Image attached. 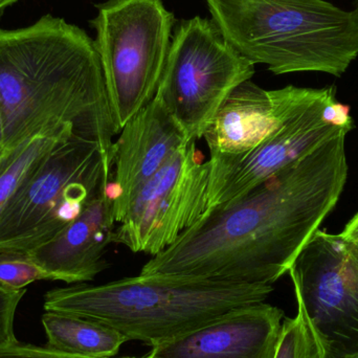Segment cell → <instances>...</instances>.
I'll return each instance as SVG.
<instances>
[{
    "instance_id": "cell-1",
    "label": "cell",
    "mask_w": 358,
    "mask_h": 358,
    "mask_svg": "<svg viewBox=\"0 0 358 358\" xmlns=\"http://www.w3.org/2000/svg\"><path fill=\"white\" fill-rule=\"evenodd\" d=\"M336 134L237 199L208 210L140 275L273 285L334 210L349 174Z\"/></svg>"
},
{
    "instance_id": "cell-2",
    "label": "cell",
    "mask_w": 358,
    "mask_h": 358,
    "mask_svg": "<svg viewBox=\"0 0 358 358\" xmlns=\"http://www.w3.org/2000/svg\"><path fill=\"white\" fill-rule=\"evenodd\" d=\"M0 110L4 148L71 128L98 143L113 176L121 129L94 41L77 25L45 15L22 29H0Z\"/></svg>"
},
{
    "instance_id": "cell-3",
    "label": "cell",
    "mask_w": 358,
    "mask_h": 358,
    "mask_svg": "<svg viewBox=\"0 0 358 358\" xmlns=\"http://www.w3.org/2000/svg\"><path fill=\"white\" fill-rule=\"evenodd\" d=\"M273 290V285L138 275L50 290L44 309L104 324L127 342L138 341L152 348L234 309L264 302Z\"/></svg>"
},
{
    "instance_id": "cell-4",
    "label": "cell",
    "mask_w": 358,
    "mask_h": 358,
    "mask_svg": "<svg viewBox=\"0 0 358 358\" xmlns=\"http://www.w3.org/2000/svg\"><path fill=\"white\" fill-rule=\"evenodd\" d=\"M238 52L275 75L342 77L358 57V10L324 0H206Z\"/></svg>"
},
{
    "instance_id": "cell-5",
    "label": "cell",
    "mask_w": 358,
    "mask_h": 358,
    "mask_svg": "<svg viewBox=\"0 0 358 358\" xmlns=\"http://www.w3.org/2000/svg\"><path fill=\"white\" fill-rule=\"evenodd\" d=\"M111 178L98 143H60L0 210V252H29L54 239Z\"/></svg>"
},
{
    "instance_id": "cell-6",
    "label": "cell",
    "mask_w": 358,
    "mask_h": 358,
    "mask_svg": "<svg viewBox=\"0 0 358 358\" xmlns=\"http://www.w3.org/2000/svg\"><path fill=\"white\" fill-rule=\"evenodd\" d=\"M90 21L120 129L155 99L176 22L162 0H108Z\"/></svg>"
},
{
    "instance_id": "cell-7",
    "label": "cell",
    "mask_w": 358,
    "mask_h": 358,
    "mask_svg": "<svg viewBox=\"0 0 358 358\" xmlns=\"http://www.w3.org/2000/svg\"><path fill=\"white\" fill-rule=\"evenodd\" d=\"M255 66L214 21L196 16L174 29L155 96L196 142L203 138L229 94L252 79Z\"/></svg>"
},
{
    "instance_id": "cell-8",
    "label": "cell",
    "mask_w": 358,
    "mask_h": 358,
    "mask_svg": "<svg viewBox=\"0 0 358 358\" xmlns=\"http://www.w3.org/2000/svg\"><path fill=\"white\" fill-rule=\"evenodd\" d=\"M315 358L358 355V244L319 231L289 271Z\"/></svg>"
},
{
    "instance_id": "cell-9",
    "label": "cell",
    "mask_w": 358,
    "mask_h": 358,
    "mask_svg": "<svg viewBox=\"0 0 358 358\" xmlns=\"http://www.w3.org/2000/svg\"><path fill=\"white\" fill-rule=\"evenodd\" d=\"M208 181V162L191 141L143 185L115 227L113 243L161 254L206 214Z\"/></svg>"
},
{
    "instance_id": "cell-10",
    "label": "cell",
    "mask_w": 358,
    "mask_h": 358,
    "mask_svg": "<svg viewBox=\"0 0 358 358\" xmlns=\"http://www.w3.org/2000/svg\"><path fill=\"white\" fill-rule=\"evenodd\" d=\"M325 92L292 85L266 90L250 80L238 86L203 136L210 151L208 187Z\"/></svg>"
},
{
    "instance_id": "cell-11",
    "label": "cell",
    "mask_w": 358,
    "mask_h": 358,
    "mask_svg": "<svg viewBox=\"0 0 358 358\" xmlns=\"http://www.w3.org/2000/svg\"><path fill=\"white\" fill-rule=\"evenodd\" d=\"M336 94L334 86L326 87L321 98L290 119L210 185L208 210L241 197L340 132L351 131L352 117L348 109L336 101Z\"/></svg>"
},
{
    "instance_id": "cell-12",
    "label": "cell",
    "mask_w": 358,
    "mask_h": 358,
    "mask_svg": "<svg viewBox=\"0 0 358 358\" xmlns=\"http://www.w3.org/2000/svg\"><path fill=\"white\" fill-rule=\"evenodd\" d=\"M189 142L185 130L157 96L122 127L113 144L109 185L115 222H121L143 185Z\"/></svg>"
},
{
    "instance_id": "cell-13",
    "label": "cell",
    "mask_w": 358,
    "mask_h": 358,
    "mask_svg": "<svg viewBox=\"0 0 358 358\" xmlns=\"http://www.w3.org/2000/svg\"><path fill=\"white\" fill-rule=\"evenodd\" d=\"M284 311L261 302L234 309L171 342L152 347L155 358H275Z\"/></svg>"
},
{
    "instance_id": "cell-14",
    "label": "cell",
    "mask_w": 358,
    "mask_h": 358,
    "mask_svg": "<svg viewBox=\"0 0 358 358\" xmlns=\"http://www.w3.org/2000/svg\"><path fill=\"white\" fill-rule=\"evenodd\" d=\"M115 223L108 185L54 239L27 254L50 281H92L109 266L105 255L113 243Z\"/></svg>"
},
{
    "instance_id": "cell-15",
    "label": "cell",
    "mask_w": 358,
    "mask_h": 358,
    "mask_svg": "<svg viewBox=\"0 0 358 358\" xmlns=\"http://www.w3.org/2000/svg\"><path fill=\"white\" fill-rule=\"evenodd\" d=\"M46 346L65 355L88 358H113L127 343L117 330L83 317L64 313L42 315Z\"/></svg>"
},
{
    "instance_id": "cell-16",
    "label": "cell",
    "mask_w": 358,
    "mask_h": 358,
    "mask_svg": "<svg viewBox=\"0 0 358 358\" xmlns=\"http://www.w3.org/2000/svg\"><path fill=\"white\" fill-rule=\"evenodd\" d=\"M76 136L71 128L54 130L6 149L0 159V210L16 193L50 153L71 136Z\"/></svg>"
},
{
    "instance_id": "cell-17",
    "label": "cell",
    "mask_w": 358,
    "mask_h": 358,
    "mask_svg": "<svg viewBox=\"0 0 358 358\" xmlns=\"http://www.w3.org/2000/svg\"><path fill=\"white\" fill-rule=\"evenodd\" d=\"M40 280L50 277L27 252H0V287L17 292Z\"/></svg>"
},
{
    "instance_id": "cell-18",
    "label": "cell",
    "mask_w": 358,
    "mask_h": 358,
    "mask_svg": "<svg viewBox=\"0 0 358 358\" xmlns=\"http://www.w3.org/2000/svg\"><path fill=\"white\" fill-rule=\"evenodd\" d=\"M275 358H315V347L301 313L285 317Z\"/></svg>"
},
{
    "instance_id": "cell-19",
    "label": "cell",
    "mask_w": 358,
    "mask_h": 358,
    "mask_svg": "<svg viewBox=\"0 0 358 358\" xmlns=\"http://www.w3.org/2000/svg\"><path fill=\"white\" fill-rule=\"evenodd\" d=\"M27 290L3 289L0 287V347L18 344L14 332L17 307Z\"/></svg>"
},
{
    "instance_id": "cell-20",
    "label": "cell",
    "mask_w": 358,
    "mask_h": 358,
    "mask_svg": "<svg viewBox=\"0 0 358 358\" xmlns=\"http://www.w3.org/2000/svg\"><path fill=\"white\" fill-rule=\"evenodd\" d=\"M0 358H88L65 355L48 347L15 344L0 347Z\"/></svg>"
},
{
    "instance_id": "cell-21",
    "label": "cell",
    "mask_w": 358,
    "mask_h": 358,
    "mask_svg": "<svg viewBox=\"0 0 358 358\" xmlns=\"http://www.w3.org/2000/svg\"><path fill=\"white\" fill-rule=\"evenodd\" d=\"M341 235L348 239L349 241L358 244V213L349 221L348 224L345 227L344 231L341 233Z\"/></svg>"
},
{
    "instance_id": "cell-22",
    "label": "cell",
    "mask_w": 358,
    "mask_h": 358,
    "mask_svg": "<svg viewBox=\"0 0 358 358\" xmlns=\"http://www.w3.org/2000/svg\"><path fill=\"white\" fill-rule=\"evenodd\" d=\"M4 152H6V148H4L3 122H2L1 110H0V159Z\"/></svg>"
},
{
    "instance_id": "cell-23",
    "label": "cell",
    "mask_w": 358,
    "mask_h": 358,
    "mask_svg": "<svg viewBox=\"0 0 358 358\" xmlns=\"http://www.w3.org/2000/svg\"><path fill=\"white\" fill-rule=\"evenodd\" d=\"M19 0H0V15L2 14L4 10L12 4L16 3Z\"/></svg>"
},
{
    "instance_id": "cell-24",
    "label": "cell",
    "mask_w": 358,
    "mask_h": 358,
    "mask_svg": "<svg viewBox=\"0 0 358 358\" xmlns=\"http://www.w3.org/2000/svg\"><path fill=\"white\" fill-rule=\"evenodd\" d=\"M126 358H138V357H126ZM142 358H155V357H151V355H149L148 357H142Z\"/></svg>"
},
{
    "instance_id": "cell-25",
    "label": "cell",
    "mask_w": 358,
    "mask_h": 358,
    "mask_svg": "<svg viewBox=\"0 0 358 358\" xmlns=\"http://www.w3.org/2000/svg\"><path fill=\"white\" fill-rule=\"evenodd\" d=\"M351 358H358V355H355V357H351Z\"/></svg>"
},
{
    "instance_id": "cell-26",
    "label": "cell",
    "mask_w": 358,
    "mask_h": 358,
    "mask_svg": "<svg viewBox=\"0 0 358 358\" xmlns=\"http://www.w3.org/2000/svg\"><path fill=\"white\" fill-rule=\"evenodd\" d=\"M357 10H358V6H357Z\"/></svg>"
}]
</instances>
